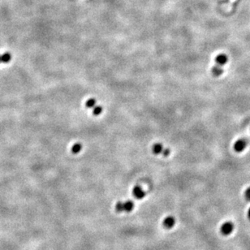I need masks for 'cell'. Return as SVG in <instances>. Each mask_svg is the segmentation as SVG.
Returning <instances> with one entry per match:
<instances>
[{
  "label": "cell",
  "mask_w": 250,
  "mask_h": 250,
  "mask_svg": "<svg viewBox=\"0 0 250 250\" xmlns=\"http://www.w3.org/2000/svg\"><path fill=\"white\" fill-rule=\"evenodd\" d=\"M234 231V224L232 222H225L220 227V232L223 236H229Z\"/></svg>",
  "instance_id": "cell-1"
},
{
  "label": "cell",
  "mask_w": 250,
  "mask_h": 250,
  "mask_svg": "<svg viewBox=\"0 0 250 250\" xmlns=\"http://www.w3.org/2000/svg\"><path fill=\"white\" fill-rule=\"evenodd\" d=\"M133 194L136 199H142L145 196V192L140 186L134 187L133 189Z\"/></svg>",
  "instance_id": "cell-2"
},
{
  "label": "cell",
  "mask_w": 250,
  "mask_h": 250,
  "mask_svg": "<svg viewBox=\"0 0 250 250\" xmlns=\"http://www.w3.org/2000/svg\"><path fill=\"white\" fill-rule=\"evenodd\" d=\"M176 224V220L175 218L171 217V216H169V217H167V218L163 220V226L167 227V228H171L174 227V225Z\"/></svg>",
  "instance_id": "cell-3"
},
{
  "label": "cell",
  "mask_w": 250,
  "mask_h": 250,
  "mask_svg": "<svg viewBox=\"0 0 250 250\" xmlns=\"http://www.w3.org/2000/svg\"><path fill=\"white\" fill-rule=\"evenodd\" d=\"M245 147H246V142L244 140H239L235 143L234 149L236 152H241L245 149Z\"/></svg>",
  "instance_id": "cell-4"
},
{
  "label": "cell",
  "mask_w": 250,
  "mask_h": 250,
  "mask_svg": "<svg viewBox=\"0 0 250 250\" xmlns=\"http://www.w3.org/2000/svg\"><path fill=\"white\" fill-rule=\"evenodd\" d=\"M123 211L125 212H131L134 208V203L130 200L123 202Z\"/></svg>",
  "instance_id": "cell-5"
},
{
  "label": "cell",
  "mask_w": 250,
  "mask_h": 250,
  "mask_svg": "<svg viewBox=\"0 0 250 250\" xmlns=\"http://www.w3.org/2000/svg\"><path fill=\"white\" fill-rule=\"evenodd\" d=\"M164 149V147L162 145L161 143H156L154 145V146L152 148V150H153V153L155 155H159V154H162V151Z\"/></svg>",
  "instance_id": "cell-6"
},
{
  "label": "cell",
  "mask_w": 250,
  "mask_h": 250,
  "mask_svg": "<svg viewBox=\"0 0 250 250\" xmlns=\"http://www.w3.org/2000/svg\"><path fill=\"white\" fill-rule=\"evenodd\" d=\"M215 61L218 65L222 66V65H224L227 62V57L225 55H219L216 57Z\"/></svg>",
  "instance_id": "cell-7"
},
{
  "label": "cell",
  "mask_w": 250,
  "mask_h": 250,
  "mask_svg": "<svg viewBox=\"0 0 250 250\" xmlns=\"http://www.w3.org/2000/svg\"><path fill=\"white\" fill-rule=\"evenodd\" d=\"M11 54L8 53V52H6V53L3 54V55H1V60H2V63H3V64H8V63L11 61Z\"/></svg>",
  "instance_id": "cell-8"
},
{
  "label": "cell",
  "mask_w": 250,
  "mask_h": 250,
  "mask_svg": "<svg viewBox=\"0 0 250 250\" xmlns=\"http://www.w3.org/2000/svg\"><path fill=\"white\" fill-rule=\"evenodd\" d=\"M81 149H82V145H81V144L76 143L75 145H72V152L73 153V154H78V153H80Z\"/></svg>",
  "instance_id": "cell-9"
},
{
  "label": "cell",
  "mask_w": 250,
  "mask_h": 250,
  "mask_svg": "<svg viewBox=\"0 0 250 250\" xmlns=\"http://www.w3.org/2000/svg\"><path fill=\"white\" fill-rule=\"evenodd\" d=\"M85 106H86V107H88V108H92L93 109V107H96V100L94 98L89 99L88 101L86 102Z\"/></svg>",
  "instance_id": "cell-10"
},
{
  "label": "cell",
  "mask_w": 250,
  "mask_h": 250,
  "mask_svg": "<svg viewBox=\"0 0 250 250\" xmlns=\"http://www.w3.org/2000/svg\"><path fill=\"white\" fill-rule=\"evenodd\" d=\"M102 112V107L100 106H96L93 108V114L94 115H99Z\"/></svg>",
  "instance_id": "cell-11"
},
{
  "label": "cell",
  "mask_w": 250,
  "mask_h": 250,
  "mask_svg": "<svg viewBox=\"0 0 250 250\" xmlns=\"http://www.w3.org/2000/svg\"><path fill=\"white\" fill-rule=\"evenodd\" d=\"M212 72H213L214 76H219V75L223 73V70L221 69L218 66L214 67V68L212 69Z\"/></svg>",
  "instance_id": "cell-12"
},
{
  "label": "cell",
  "mask_w": 250,
  "mask_h": 250,
  "mask_svg": "<svg viewBox=\"0 0 250 250\" xmlns=\"http://www.w3.org/2000/svg\"><path fill=\"white\" fill-rule=\"evenodd\" d=\"M115 210L117 212H123V204L122 202H119L115 205Z\"/></svg>",
  "instance_id": "cell-13"
},
{
  "label": "cell",
  "mask_w": 250,
  "mask_h": 250,
  "mask_svg": "<svg viewBox=\"0 0 250 250\" xmlns=\"http://www.w3.org/2000/svg\"><path fill=\"white\" fill-rule=\"evenodd\" d=\"M170 149H166V148H164V149H163V151H162V155L164 156V157H168L169 155H170Z\"/></svg>",
  "instance_id": "cell-14"
},
{
  "label": "cell",
  "mask_w": 250,
  "mask_h": 250,
  "mask_svg": "<svg viewBox=\"0 0 250 250\" xmlns=\"http://www.w3.org/2000/svg\"><path fill=\"white\" fill-rule=\"evenodd\" d=\"M245 198L248 200V201H250V188L247 189V190L245 191Z\"/></svg>",
  "instance_id": "cell-15"
},
{
  "label": "cell",
  "mask_w": 250,
  "mask_h": 250,
  "mask_svg": "<svg viewBox=\"0 0 250 250\" xmlns=\"http://www.w3.org/2000/svg\"><path fill=\"white\" fill-rule=\"evenodd\" d=\"M248 218H250V208L248 209Z\"/></svg>",
  "instance_id": "cell-16"
},
{
  "label": "cell",
  "mask_w": 250,
  "mask_h": 250,
  "mask_svg": "<svg viewBox=\"0 0 250 250\" xmlns=\"http://www.w3.org/2000/svg\"><path fill=\"white\" fill-rule=\"evenodd\" d=\"M0 63H2V60H1V55H0Z\"/></svg>",
  "instance_id": "cell-17"
}]
</instances>
